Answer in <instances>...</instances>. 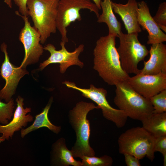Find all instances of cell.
Wrapping results in <instances>:
<instances>
[{"label":"cell","instance_id":"cell-1","mask_svg":"<svg viewBox=\"0 0 166 166\" xmlns=\"http://www.w3.org/2000/svg\"><path fill=\"white\" fill-rule=\"evenodd\" d=\"M116 37L109 34L101 37L97 41L93 51V68L111 85L127 81L130 77L121 67L115 47Z\"/></svg>","mask_w":166,"mask_h":166},{"label":"cell","instance_id":"cell-2","mask_svg":"<svg viewBox=\"0 0 166 166\" xmlns=\"http://www.w3.org/2000/svg\"><path fill=\"white\" fill-rule=\"evenodd\" d=\"M95 109L99 108L93 103L81 101L69 112V122L76 136L71 150L74 158L95 156V152L89 144L91 129L89 121L87 118L89 112Z\"/></svg>","mask_w":166,"mask_h":166},{"label":"cell","instance_id":"cell-3","mask_svg":"<svg viewBox=\"0 0 166 166\" xmlns=\"http://www.w3.org/2000/svg\"><path fill=\"white\" fill-rule=\"evenodd\" d=\"M115 86L114 103L128 117L141 121L153 113V108L149 99L135 90L127 81Z\"/></svg>","mask_w":166,"mask_h":166},{"label":"cell","instance_id":"cell-4","mask_svg":"<svg viewBox=\"0 0 166 166\" xmlns=\"http://www.w3.org/2000/svg\"><path fill=\"white\" fill-rule=\"evenodd\" d=\"M59 0H28L27 7L40 34V43L44 44L51 34L56 32V19Z\"/></svg>","mask_w":166,"mask_h":166},{"label":"cell","instance_id":"cell-5","mask_svg":"<svg viewBox=\"0 0 166 166\" xmlns=\"http://www.w3.org/2000/svg\"><path fill=\"white\" fill-rule=\"evenodd\" d=\"M155 140L142 127L131 128L122 133L118 138L119 153L131 155L140 160L146 156L152 161L155 157Z\"/></svg>","mask_w":166,"mask_h":166},{"label":"cell","instance_id":"cell-6","mask_svg":"<svg viewBox=\"0 0 166 166\" xmlns=\"http://www.w3.org/2000/svg\"><path fill=\"white\" fill-rule=\"evenodd\" d=\"M138 33L124 34L119 36L120 44L117 48L121 67L127 73L136 74L140 73L139 63L144 60L149 51L138 39Z\"/></svg>","mask_w":166,"mask_h":166},{"label":"cell","instance_id":"cell-7","mask_svg":"<svg viewBox=\"0 0 166 166\" xmlns=\"http://www.w3.org/2000/svg\"><path fill=\"white\" fill-rule=\"evenodd\" d=\"M89 10L93 12L98 18L99 10L90 0H59L57 10L56 25L61 36L62 41L67 42V28L72 22L81 19L80 10Z\"/></svg>","mask_w":166,"mask_h":166},{"label":"cell","instance_id":"cell-8","mask_svg":"<svg viewBox=\"0 0 166 166\" xmlns=\"http://www.w3.org/2000/svg\"><path fill=\"white\" fill-rule=\"evenodd\" d=\"M67 87L79 91L83 97L89 99L97 105L99 109H101L103 115L106 119L113 122L119 128L125 124L128 117L122 110L112 107L106 98L107 91L105 89L90 85L88 89L82 88L77 86L73 82L65 81L62 83Z\"/></svg>","mask_w":166,"mask_h":166},{"label":"cell","instance_id":"cell-9","mask_svg":"<svg viewBox=\"0 0 166 166\" xmlns=\"http://www.w3.org/2000/svg\"><path fill=\"white\" fill-rule=\"evenodd\" d=\"M15 13L22 17L24 22V26L21 30L18 39L23 44L25 50L24 58L20 66L26 68L28 65L38 61L43 54L44 47L40 44V33L34 26H31L28 17L21 15L17 11Z\"/></svg>","mask_w":166,"mask_h":166},{"label":"cell","instance_id":"cell-10","mask_svg":"<svg viewBox=\"0 0 166 166\" xmlns=\"http://www.w3.org/2000/svg\"><path fill=\"white\" fill-rule=\"evenodd\" d=\"M5 43L1 45V49L5 55V59L1 69L0 74L6 81L4 86L0 90V100L8 102L15 93L18 83L22 78L29 74L26 68L17 67L10 62Z\"/></svg>","mask_w":166,"mask_h":166},{"label":"cell","instance_id":"cell-11","mask_svg":"<svg viewBox=\"0 0 166 166\" xmlns=\"http://www.w3.org/2000/svg\"><path fill=\"white\" fill-rule=\"evenodd\" d=\"M65 43L61 41L60 45L61 49L57 50L54 46L50 43L47 44L44 47V49L48 51L50 56L46 60L40 63L39 69H43L49 64L54 63L60 64V71L64 73L67 68L73 65H77L82 68L84 64L79 59L80 54L84 49V45L81 44L75 50L72 52L68 51L65 47Z\"/></svg>","mask_w":166,"mask_h":166},{"label":"cell","instance_id":"cell-12","mask_svg":"<svg viewBox=\"0 0 166 166\" xmlns=\"http://www.w3.org/2000/svg\"><path fill=\"white\" fill-rule=\"evenodd\" d=\"M127 81L135 90L148 99L166 89V73L149 75L139 73L130 77Z\"/></svg>","mask_w":166,"mask_h":166},{"label":"cell","instance_id":"cell-13","mask_svg":"<svg viewBox=\"0 0 166 166\" xmlns=\"http://www.w3.org/2000/svg\"><path fill=\"white\" fill-rule=\"evenodd\" d=\"M17 107L11 121L6 125H0V143L5 140L11 138L14 132L19 131L23 127H25L29 122L33 120V117L30 114H27L31 111V108H24V99L18 96L16 100Z\"/></svg>","mask_w":166,"mask_h":166},{"label":"cell","instance_id":"cell-14","mask_svg":"<svg viewBox=\"0 0 166 166\" xmlns=\"http://www.w3.org/2000/svg\"><path fill=\"white\" fill-rule=\"evenodd\" d=\"M137 21L143 29L148 34V44L166 41V35L160 29L151 16L147 3L143 1L138 3Z\"/></svg>","mask_w":166,"mask_h":166},{"label":"cell","instance_id":"cell-15","mask_svg":"<svg viewBox=\"0 0 166 166\" xmlns=\"http://www.w3.org/2000/svg\"><path fill=\"white\" fill-rule=\"evenodd\" d=\"M111 6L113 10L121 17L128 34L141 31L137 21L138 5L136 0H128L124 4L111 1Z\"/></svg>","mask_w":166,"mask_h":166},{"label":"cell","instance_id":"cell-16","mask_svg":"<svg viewBox=\"0 0 166 166\" xmlns=\"http://www.w3.org/2000/svg\"><path fill=\"white\" fill-rule=\"evenodd\" d=\"M150 57L144 61L143 68L139 73L149 75L166 73V45L163 42L152 44Z\"/></svg>","mask_w":166,"mask_h":166},{"label":"cell","instance_id":"cell-17","mask_svg":"<svg viewBox=\"0 0 166 166\" xmlns=\"http://www.w3.org/2000/svg\"><path fill=\"white\" fill-rule=\"evenodd\" d=\"M102 13L98 18L97 22H104L109 29V34L119 37L121 31V24L115 15L111 6V0H104L100 3Z\"/></svg>","mask_w":166,"mask_h":166},{"label":"cell","instance_id":"cell-18","mask_svg":"<svg viewBox=\"0 0 166 166\" xmlns=\"http://www.w3.org/2000/svg\"><path fill=\"white\" fill-rule=\"evenodd\" d=\"M141 121L142 127L155 138L166 135V112L152 113Z\"/></svg>","mask_w":166,"mask_h":166},{"label":"cell","instance_id":"cell-19","mask_svg":"<svg viewBox=\"0 0 166 166\" xmlns=\"http://www.w3.org/2000/svg\"><path fill=\"white\" fill-rule=\"evenodd\" d=\"M53 152V160L57 164L63 166H82L81 162L76 160L71 150L68 149L63 138L60 139L54 144Z\"/></svg>","mask_w":166,"mask_h":166},{"label":"cell","instance_id":"cell-20","mask_svg":"<svg viewBox=\"0 0 166 166\" xmlns=\"http://www.w3.org/2000/svg\"><path fill=\"white\" fill-rule=\"evenodd\" d=\"M53 99L52 98H51L42 112L35 116V120L31 125L27 128L21 130V136L22 138L30 132L43 127H46L56 133H58L60 132L61 127L53 124L50 121L48 117L49 112Z\"/></svg>","mask_w":166,"mask_h":166},{"label":"cell","instance_id":"cell-21","mask_svg":"<svg viewBox=\"0 0 166 166\" xmlns=\"http://www.w3.org/2000/svg\"><path fill=\"white\" fill-rule=\"evenodd\" d=\"M81 159L82 166H111L113 162L112 157L107 155L101 157L85 156Z\"/></svg>","mask_w":166,"mask_h":166},{"label":"cell","instance_id":"cell-22","mask_svg":"<svg viewBox=\"0 0 166 166\" xmlns=\"http://www.w3.org/2000/svg\"><path fill=\"white\" fill-rule=\"evenodd\" d=\"M1 86L0 85V89ZM14 100L12 98L8 102L4 103L0 100V123L3 125L8 124L14 115Z\"/></svg>","mask_w":166,"mask_h":166},{"label":"cell","instance_id":"cell-23","mask_svg":"<svg viewBox=\"0 0 166 166\" xmlns=\"http://www.w3.org/2000/svg\"><path fill=\"white\" fill-rule=\"evenodd\" d=\"M149 99L153 106V113L166 112V89L152 96Z\"/></svg>","mask_w":166,"mask_h":166},{"label":"cell","instance_id":"cell-24","mask_svg":"<svg viewBox=\"0 0 166 166\" xmlns=\"http://www.w3.org/2000/svg\"><path fill=\"white\" fill-rule=\"evenodd\" d=\"M153 18L160 29L166 32V3H160Z\"/></svg>","mask_w":166,"mask_h":166},{"label":"cell","instance_id":"cell-25","mask_svg":"<svg viewBox=\"0 0 166 166\" xmlns=\"http://www.w3.org/2000/svg\"><path fill=\"white\" fill-rule=\"evenodd\" d=\"M154 150V152H159L164 157V166H166V135L155 138Z\"/></svg>","mask_w":166,"mask_h":166},{"label":"cell","instance_id":"cell-26","mask_svg":"<svg viewBox=\"0 0 166 166\" xmlns=\"http://www.w3.org/2000/svg\"><path fill=\"white\" fill-rule=\"evenodd\" d=\"M15 4L18 8V12L23 16L28 17L29 16L28 11L27 7L28 0H13Z\"/></svg>","mask_w":166,"mask_h":166},{"label":"cell","instance_id":"cell-27","mask_svg":"<svg viewBox=\"0 0 166 166\" xmlns=\"http://www.w3.org/2000/svg\"><path fill=\"white\" fill-rule=\"evenodd\" d=\"M125 163L127 166H140L139 160L137 157L131 155L124 153Z\"/></svg>","mask_w":166,"mask_h":166},{"label":"cell","instance_id":"cell-28","mask_svg":"<svg viewBox=\"0 0 166 166\" xmlns=\"http://www.w3.org/2000/svg\"><path fill=\"white\" fill-rule=\"evenodd\" d=\"M94 2V3L96 5L99 10L101 9V0H92Z\"/></svg>","mask_w":166,"mask_h":166},{"label":"cell","instance_id":"cell-29","mask_svg":"<svg viewBox=\"0 0 166 166\" xmlns=\"http://www.w3.org/2000/svg\"><path fill=\"white\" fill-rule=\"evenodd\" d=\"M4 2L10 8H12V0H3Z\"/></svg>","mask_w":166,"mask_h":166}]
</instances>
